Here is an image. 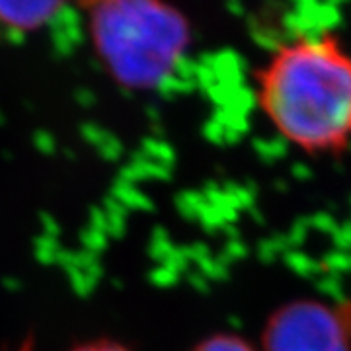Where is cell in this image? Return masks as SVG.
Returning <instances> with one entry per match:
<instances>
[{
  "mask_svg": "<svg viewBox=\"0 0 351 351\" xmlns=\"http://www.w3.org/2000/svg\"><path fill=\"white\" fill-rule=\"evenodd\" d=\"M263 351H351V304H285L267 320Z\"/></svg>",
  "mask_w": 351,
  "mask_h": 351,
  "instance_id": "3957f363",
  "label": "cell"
},
{
  "mask_svg": "<svg viewBox=\"0 0 351 351\" xmlns=\"http://www.w3.org/2000/svg\"><path fill=\"white\" fill-rule=\"evenodd\" d=\"M88 10L100 61L127 88L158 86L188 47L186 16L162 2H98Z\"/></svg>",
  "mask_w": 351,
  "mask_h": 351,
  "instance_id": "7a4b0ae2",
  "label": "cell"
},
{
  "mask_svg": "<svg viewBox=\"0 0 351 351\" xmlns=\"http://www.w3.org/2000/svg\"><path fill=\"white\" fill-rule=\"evenodd\" d=\"M63 10L61 2H0V25L12 32H36Z\"/></svg>",
  "mask_w": 351,
  "mask_h": 351,
  "instance_id": "277c9868",
  "label": "cell"
},
{
  "mask_svg": "<svg viewBox=\"0 0 351 351\" xmlns=\"http://www.w3.org/2000/svg\"><path fill=\"white\" fill-rule=\"evenodd\" d=\"M71 351H131L125 348L123 343L119 341H113V339H94V341H86V343H80Z\"/></svg>",
  "mask_w": 351,
  "mask_h": 351,
  "instance_id": "8992f818",
  "label": "cell"
},
{
  "mask_svg": "<svg viewBox=\"0 0 351 351\" xmlns=\"http://www.w3.org/2000/svg\"><path fill=\"white\" fill-rule=\"evenodd\" d=\"M16 351H34V343H32V341H25L24 346H22V348H18Z\"/></svg>",
  "mask_w": 351,
  "mask_h": 351,
  "instance_id": "52a82bcc",
  "label": "cell"
},
{
  "mask_svg": "<svg viewBox=\"0 0 351 351\" xmlns=\"http://www.w3.org/2000/svg\"><path fill=\"white\" fill-rule=\"evenodd\" d=\"M191 351H258L246 339L232 334H215L211 338L199 341Z\"/></svg>",
  "mask_w": 351,
  "mask_h": 351,
  "instance_id": "5b68a950",
  "label": "cell"
},
{
  "mask_svg": "<svg viewBox=\"0 0 351 351\" xmlns=\"http://www.w3.org/2000/svg\"><path fill=\"white\" fill-rule=\"evenodd\" d=\"M256 100L297 149L346 151L351 147V53L332 34L285 41L256 73Z\"/></svg>",
  "mask_w": 351,
  "mask_h": 351,
  "instance_id": "6da1fadb",
  "label": "cell"
}]
</instances>
